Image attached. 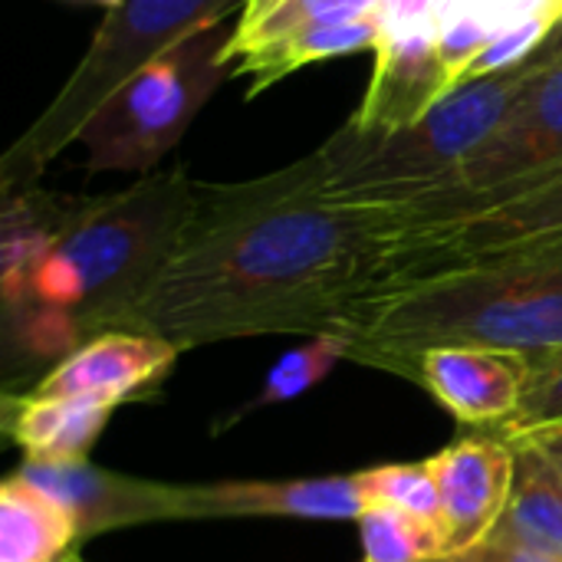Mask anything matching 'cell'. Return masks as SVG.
<instances>
[{
  "mask_svg": "<svg viewBox=\"0 0 562 562\" xmlns=\"http://www.w3.org/2000/svg\"><path fill=\"white\" fill-rule=\"evenodd\" d=\"M504 438V435H501ZM517 454L507 510L484 547L562 560V481L530 438H507Z\"/></svg>",
  "mask_w": 562,
  "mask_h": 562,
  "instance_id": "2e32d148",
  "label": "cell"
},
{
  "mask_svg": "<svg viewBox=\"0 0 562 562\" xmlns=\"http://www.w3.org/2000/svg\"><path fill=\"white\" fill-rule=\"evenodd\" d=\"M533 379V356L487 346H438L418 356L422 382L458 422L501 428L507 425Z\"/></svg>",
  "mask_w": 562,
  "mask_h": 562,
  "instance_id": "30bf717a",
  "label": "cell"
},
{
  "mask_svg": "<svg viewBox=\"0 0 562 562\" xmlns=\"http://www.w3.org/2000/svg\"><path fill=\"white\" fill-rule=\"evenodd\" d=\"M547 237H562V175L514 194L510 201L474 211L454 224L425 231L435 260L431 270L464 257Z\"/></svg>",
  "mask_w": 562,
  "mask_h": 562,
  "instance_id": "5bb4252c",
  "label": "cell"
},
{
  "mask_svg": "<svg viewBox=\"0 0 562 562\" xmlns=\"http://www.w3.org/2000/svg\"><path fill=\"white\" fill-rule=\"evenodd\" d=\"M342 336L349 359L408 379L418 356L438 346H487L533 359L562 352V237L428 270L372 300Z\"/></svg>",
  "mask_w": 562,
  "mask_h": 562,
  "instance_id": "3957f363",
  "label": "cell"
},
{
  "mask_svg": "<svg viewBox=\"0 0 562 562\" xmlns=\"http://www.w3.org/2000/svg\"><path fill=\"white\" fill-rule=\"evenodd\" d=\"M547 46H550V53H562V23L553 30V36L547 40Z\"/></svg>",
  "mask_w": 562,
  "mask_h": 562,
  "instance_id": "f546056e",
  "label": "cell"
},
{
  "mask_svg": "<svg viewBox=\"0 0 562 562\" xmlns=\"http://www.w3.org/2000/svg\"><path fill=\"white\" fill-rule=\"evenodd\" d=\"M441 494V530L448 553H474L497 530L510 491L517 454L501 435H471L431 458Z\"/></svg>",
  "mask_w": 562,
  "mask_h": 562,
  "instance_id": "ba28073f",
  "label": "cell"
},
{
  "mask_svg": "<svg viewBox=\"0 0 562 562\" xmlns=\"http://www.w3.org/2000/svg\"><path fill=\"white\" fill-rule=\"evenodd\" d=\"M517 438H530L562 481V422L547 425V428H537V431H527V435H517Z\"/></svg>",
  "mask_w": 562,
  "mask_h": 562,
  "instance_id": "4316f807",
  "label": "cell"
},
{
  "mask_svg": "<svg viewBox=\"0 0 562 562\" xmlns=\"http://www.w3.org/2000/svg\"><path fill=\"white\" fill-rule=\"evenodd\" d=\"M112 412L115 405L92 398H46L26 392L7 402V428L26 461L82 464Z\"/></svg>",
  "mask_w": 562,
  "mask_h": 562,
  "instance_id": "9a60e30c",
  "label": "cell"
},
{
  "mask_svg": "<svg viewBox=\"0 0 562 562\" xmlns=\"http://www.w3.org/2000/svg\"><path fill=\"white\" fill-rule=\"evenodd\" d=\"M369 86L349 128L366 138H382L422 122L445 95H451L448 66L438 49V26L412 33H382Z\"/></svg>",
  "mask_w": 562,
  "mask_h": 562,
  "instance_id": "9c48e42d",
  "label": "cell"
},
{
  "mask_svg": "<svg viewBox=\"0 0 562 562\" xmlns=\"http://www.w3.org/2000/svg\"><path fill=\"white\" fill-rule=\"evenodd\" d=\"M382 0H283L277 10H270L260 23H254L250 30H234L231 40V63L237 53H244L247 46L286 36L293 30L303 26H316V23H339V20H359V16H379Z\"/></svg>",
  "mask_w": 562,
  "mask_h": 562,
  "instance_id": "44dd1931",
  "label": "cell"
},
{
  "mask_svg": "<svg viewBox=\"0 0 562 562\" xmlns=\"http://www.w3.org/2000/svg\"><path fill=\"white\" fill-rule=\"evenodd\" d=\"M89 3H99V7H105V10H109V7H115L119 0H89Z\"/></svg>",
  "mask_w": 562,
  "mask_h": 562,
  "instance_id": "1f68e13d",
  "label": "cell"
},
{
  "mask_svg": "<svg viewBox=\"0 0 562 562\" xmlns=\"http://www.w3.org/2000/svg\"><path fill=\"white\" fill-rule=\"evenodd\" d=\"M198 201L184 165L142 175L99 198L3 191V300L10 329L33 356L76 352L175 254Z\"/></svg>",
  "mask_w": 562,
  "mask_h": 562,
  "instance_id": "7a4b0ae2",
  "label": "cell"
},
{
  "mask_svg": "<svg viewBox=\"0 0 562 562\" xmlns=\"http://www.w3.org/2000/svg\"><path fill=\"white\" fill-rule=\"evenodd\" d=\"M557 175H562V53L543 46V63L497 128L458 168L428 191L398 201V207L425 234L510 201Z\"/></svg>",
  "mask_w": 562,
  "mask_h": 562,
  "instance_id": "52a82bcc",
  "label": "cell"
},
{
  "mask_svg": "<svg viewBox=\"0 0 562 562\" xmlns=\"http://www.w3.org/2000/svg\"><path fill=\"white\" fill-rule=\"evenodd\" d=\"M356 481H359V494L366 507L372 504L395 507V510H405L418 520L441 527V494H438L431 458L418 464H385V468L359 471Z\"/></svg>",
  "mask_w": 562,
  "mask_h": 562,
  "instance_id": "ffe728a7",
  "label": "cell"
},
{
  "mask_svg": "<svg viewBox=\"0 0 562 562\" xmlns=\"http://www.w3.org/2000/svg\"><path fill=\"white\" fill-rule=\"evenodd\" d=\"M494 36L497 33L481 16L458 10V7H438V49L448 66L451 89L471 79L474 63L481 59V53L491 46Z\"/></svg>",
  "mask_w": 562,
  "mask_h": 562,
  "instance_id": "603a6c76",
  "label": "cell"
},
{
  "mask_svg": "<svg viewBox=\"0 0 562 562\" xmlns=\"http://www.w3.org/2000/svg\"><path fill=\"white\" fill-rule=\"evenodd\" d=\"M178 346L145 333H102L63 356L33 389L46 398H92L122 405L155 382L178 359Z\"/></svg>",
  "mask_w": 562,
  "mask_h": 562,
  "instance_id": "7c38bea8",
  "label": "cell"
},
{
  "mask_svg": "<svg viewBox=\"0 0 562 562\" xmlns=\"http://www.w3.org/2000/svg\"><path fill=\"white\" fill-rule=\"evenodd\" d=\"M366 562H438L448 560L445 530L405 510L372 504L356 520Z\"/></svg>",
  "mask_w": 562,
  "mask_h": 562,
  "instance_id": "d6986e66",
  "label": "cell"
},
{
  "mask_svg": "<svg viewBox=\"0 0 562 562\" xmlns=\"http://www.w3.org/2000/svg\"><path fill=\"white\" fill-rule=\"evenodd\" d=\"M540 63L543 49L517 69L471 79L422 122L382 138L342 125L316 148L326 165V191L356 204H398L428 191L497 128Z\"/></svg>",
  "mask_w": 562,
  "mask_h": 562,
  "instance_id": "277c9868",
  "label": "cell"
},
{
  "mask_svg": "<svg viewBox=\"0 0 562 562\" xmlns=\"http://www.w3.org/2000/svg\"><path fill=\"white\" fill-rule=\"evenodd\" d=\"M244 0H119L46 109L13 138L0 161V184H33L82 132V125L148 63L194 30L224 23Z\"/></svg>",
  "mask_w": 562,
  "mask_h": 562,
  "instance_id": "5b68a950",
  "label": "cell"
},
{
  "mask_svg": "<svg viewBox=\"0 0 562 562\" xmlns=\"http://www.w3.org/2000/svg\"><path fill=\"white\" fill-rule=\"evenodd\" d=\"M441 7H458L481 16L494 33L530 20V16H557L562 20V0H441Z\"/></svg>",
  "mask_w": 562,
  "mask_h": 562,
  "instance_id": "d4e9b609",
  "label": "cell"
},
{
  "mask_svg": "<svg viewBox=\"0 0 562 562\" xmlns=\"http://www.w3.org/2000/svg\"><path fill=\"white\" fill-rule=\"evenodd\" d=\"M79 540L66 504L16 474L0 487V562H69Z\"/></svg>",
  "mask_w": 562,
  "mask_h": 562,
  "instance_id": "ac0fdd59",
  "label": "cell"
},
{
  "mask_svg": "<svg viewBox=\"0 0 562 562\" xmlns=\"http://www.w3.org/2000/svg\"><path fill=\"white\" fill-rule=\"evenodd\" d=\"M283 0H244L240 13H237V30H250L254 23H260L270 10H277Z\"/></svg>",
  "mask_w": 562,
  "mask_h": 562,
  "instance_id": "f1b7e54d",
  "label": "cell"
},
{
  "mask_svg": "<svg viewBox=\"0 0 562 562\" xmlns=\"http://www.w3.org/2000/svg\"><path fill=\"white\" fill-rule=\"evenodd\" d=\"M382 40L379 16H359V20H339V23H316L293 30L286 36L247 46L234 56V76H247V99L273 89L286 76H293L303 66L356 56L366 49H375Z\"/></svg>",
  "mask_w": 562,
  "mask_h": 562,
  "instance_id": "e0dca14e",
  "label": "cell"
},
{
  "mask_svg": "<svg viewBox=\"0 0 562 562\" xmlns=\"http://www.w3.org/2000/svg\"><path fill=\"white\" fill-rule=\"evenodd\" d=\"M339 359H349V339L346 336H313L303 349L283 356L273 372L267 375V389L254 405H277L303 395L313 389Z\"/></svg>",
  "mask_w": 562,
  "mask_h": 562,
  "instance_id": "7402d4cb",
  "label": "cell"
},
{
  "mask_svg": "<svg viewBox=\"0 0 562 562\" xmlns=\"http://www.w3.org/2000/svg\"><path fill=\"white\" fill-rule=\"evenodd\" d=\"M481 562H562L527 550H504V547H481Z\"/></svg>",
  "mask_w": 562,
  "mask_h": 562,
  "instance_id": "83f0119b",
  "label": "cell"
},
{
  "mask_svg": "<svg viewBox=\"0 0 562 562\" xmlns=\"http://www.w3.org/2000/svg\"><path fill=\"white\" fill-rule=\"evenodd\" d=\"M428 273L398 204L326 191L319 151L270 175L201 184L188 227L109 333L194 349L250 336H342L382 293Z\"/></svg>",
  "mask_w": 562,
  "mask_h": 562,
  "instance_id": "6da1fadb",
  "label": "cell"
},
{
  "mask_svg": "<svg viewBox=\"0 0 562 562\" xmlns=\"http://www.w3.org/2000/svg\"><path fill=\"white\" fill-rule=\"evenodd\" d=\"M438 562H481V550H474V553H461V557H448V560H438Z\"/></svg>",
  "mask_w": 562,
  "mask_h": 562,
  "instance_id": "4dcf8cb0",
  "label": "cell"
},
{
  "mask_svg": "<svg viewBox=\"0 0 562 562\" xmlns=\"http://www.w3.org/2000/svg\"><path fill=\"white\" fill-rule=\"evenodd\" d=\"M438 7L441 0H382V33H412L438 26Z\"/></svg>",
  "mask_w": 562,
  "mask_h": 562,
  "instance_id": "484cf974",
  "label": "cell"
},
{
  "mask_svg": "<svg viewBox=\"0 0 562 562\" xmlns=\"http://www.w3.org/2000/svg\"><path fill=\"white\" fill-rule=\"evenodd\" d=\"M178 520L224 517H296V520H359L366 501L356 474L300 481H224L175 484Z\"/></svg>",
  "mask_w": 562,
  "mask_h": 562,
  "instance_id": "8fae6325",
  "label": "cell"
},
{
  "mask_svg": "<svg viewBox=\"0 0 562 562\" xmlns=\"http://www.w3.org/2000/svg\"><path fill=\"white\" fill-rule=\"evenodd\" d=\"M237 23H211L135 72L79 132L89 171H155L201 109L234 76L227 56Z\"/></svg>",
  "mask_w": 562,
  "mask_h": 562,
  "instance_id": "8992f818",
  "label": "cell"
},
{
  "mask_svg": "<svg viewBox=\"0 0 562 562\" xmlns=\"http://www.w3.org/2000/svg\"><path fill=\"white\" fill-rule=\"evenodd\" d=\"M16 477L36 484L40 491L66 504L72 517L79 520L82 537H95V533L135 527V524L178 520L175 484L105 474V471L89 468L86 461L82 464L26 461Z\"/></svg>",
  "mask_w": 562,
  "mask_h": 562,
  "instance_id": "4fadbf2b",
  "label": "cell"
},
{
  "mask_svg": "<svg viewBox=\"0 0 562 562\" xmlns=\"http://www.w3.org/2000/svg\"><path fill=\"white\" fill-rule=\"evenodd\" d=\"M557 422H562V352L533 359V379L524 395V405L497 431L504 438H517V435H527Z\"/></svg>",
  "mask_w": 562,
  "mask_h": 562,
  "instance_id": "cb8c5ba5",
  "label": "cell"
}]
</instances>
